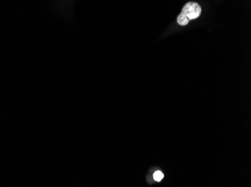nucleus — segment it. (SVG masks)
<instances>
[{
  "label": "nucleus",
  "instance_id": "nucleus-2",
  "mask_svg": "<svg viewBox=\"0 0 251 187\" xmlns=\"http://www.w3.org/2000/svg\"><path fill=\"white\" fill-rule=\"evenodd\" d=\"M163 178H164V174H163L161 171H155L154 174H153V179L156 182H160Z\"/></svg>",
  "mask_w": 251,
  "mask_h": 187
},
{
  "label": "nucleus",
  "instance_id": "nucleus-1",
  "mask_svg": "<svg viewBox=\"0 0 251 187\" xmlns=\"http://www.w3.org/2000/svg\"><path fill=\"white\" fill-rule=\"evenodd\" d=\"M201 13V6L197 2H190L186 4L182 9L181 15H184L189 21L197 19Z\"/></svg>",
  "mask_w": 251,
  "mask_h": 187
}]
</instances>
